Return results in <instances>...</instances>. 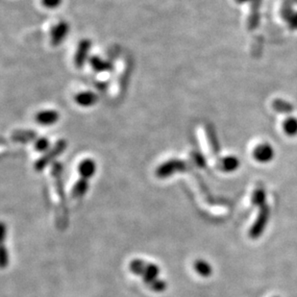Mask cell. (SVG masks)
<instances>
[{"label": "cell", "mask_w": 297, "mask_h": 297, "mask_svg": "<svg viewBox=\"0 0 297 297\" xmlns=\"http://www.w3.org/2000/svg\"><path fill=\"white\" fill-rule=\"evenodd\" d=\"M130 270H132V272L135 274L140 275L144 283L156 293H162L167 287L163 280L158 279L160 269L155 264L147 262L145 263L139 259L133 260V262L130 263Z\"/></svg>", "instance_id": "1"}, {"label": "cell", "mask_w": 297, "mask_h": 297, "mask_svg": "<svg viewBox=\"0 0 297 297\" xmlns=\"http://www.w3.org/2000/svg\"><path fill=\"white\" fill-rule=\"evenodd\" d=\"M132 66L129 60H122L118 65L115 79L114 83V96L120 97L124 92L127 83L129 81V75L131 73Z\"/></svg>", "instance_id": "2"}, {"label": "cell", "mask_w": 297, "mask_h": 297, "mask_svg": "<svg viewBox=\"0 0 297 297\" xmlns=\"http://www.w3.org/2000/svg\"><path fill=\"white\" fill-rule=\"evenodd\" d=\"M67 141L65 139H60L54 144V146L49 149L45 155H43L35 164V168L39 171L43 170L47 164L55 160L57 157H59L67 148Z\"/></svg>", "instance_id": "3"}, {"label": "cell", "mask_w": 297, "mask_h": 297, "mask_svg": "<svg viewBox=\"0 0 297 297\" xmlns=\"http://www.w3.org/2000/svg\"><path fill=\"white\" fill-rule=\"evenodd\" d=\"M252 157L257 162L269 163L275 158V149L268 141L260 142L254 147Z\"/></svg>", "instance_id": "4"}, {"label": "cell", "mask_w": 297, "mask_h": 297, "mask_svg": "<svg viewBox=\"0 0 297 297\" xmlns=\"http://www.w3.org/2000/svg\"><path fill=\"white\" fill-rule=\"evenodd\" d=\"M270 209L268 205H265L261 208V212L249 232L251 239H258L264 233L270 219Z\"/></svg>", "instance_id": "5"}, {"label": "cell", "mask_w": 297, "mask_h": 297, "mask_svg": "<svg viewBox=\"0 0 297 297\" xmlns=\"http://www.w3.org/2000/svg\"><path fill=\"white\" fill-rule=\"evenodd\" d=\"M188 168V163L181 160H170L161 164L156 173L160 178H166L180 171H185Z\"/></svg>", "instance_id": "6"}, {"label": "cell", "mask_w": 297, "mask_h": 297, "mask_svg": "<svg viewBox=\"0 0 297 297\" xmlns=\"http://www.w3.org/2000/svg\"><path fill=\"white\" fill-rule=\"evenodd\" d=\"M69 32V25L66 22H60L50 32V41L53 46L61 45Z\"/></svg>", "instance_id": "7"}, {"label": "cell", "mask_w": 297, "mask_h": 297, "mask_svg": "<svg viewBox=\"0 0 297 297\" xmlns=\"http://www.w3.org/2000/svg\"><path fill=\"white\" fill-rule=\"evenodd\" d=\"M91 41L87 39L83 40L79 43L74 56V64L77 68H82L86 63L91 49Z\"/></svg>", "instance_id": "8"}, {"label": "cell", "mask_w": 297, "mask_h": 297, "mask_svg": "<svg viewBox=\"0 0 297 297\" xmlns=\"http://www.w3.org/2000/svg\"><path fill=\"white\" fill-rule=\"evenodd\" d=\"M59 113L55 110H44L36 114V121L42 125H52L59 119Z\"/></svg>", "instance_id": "9"}, {"label": "cell", "mask_w": 297, "mask_h": 297, "mask_svg": "<svg viewBox=\"0 0 297 297\" xmlns=\"http://www.w3.org/2000/svg\"><path fill=\"white\" fill-rule=\"evenodd\" d=\"M241 165L240 160L233 155L226 156L218 161V168L224 172H234Z\"/></svg>", "instance_id": "10"}, {"label": "cell", "mask_w": 297, "mask_h": 297, "mask_svg": "<svg viewBox=\"0 0 297 297\" xmlns=\"http://www.w3.org/2000/svg\"><path fill=\"white\" fill-rule=\"evenodd\" d=\"M96 171V163L91 159L83 160L78 166V172L82 178L89 179L94 175Z\"/></svg>", "instance_id": "11"}, {"label": "cell", "mask_w": 297, "mask_h": 297, "mask_svg": "<svg viewBox=\"0 0 297 297\" xmlns=\"http://www.w3.org/2000/svg\"><path fill=\"white\" fill-rule=\"evenodd\" d=\"M74 99L78 105L83 107H89L97 101V96L94 92L91 91H82L75 95Z\"/></svg>", "instance_id": "12"}, {"label": "cell", "mask_w": 297, "mask_h": 297, "mask_svg": "<svg viewBox=\"0 0 297 297\" xmlns=\"http://www.w3.org/2000/svg\"><path fill=\"white\" fill-rule=\"evenodd\" d=\"M282 131L288 137H296L297 136V117L295 115H291L286 117L281 124Z\"/></svg>", "instance_id": "13"}, {"label": "cell", "mask_w": 297, "mask_h": 297, "mask_svg": "<svg viewBox=\"0 0 297 297\" xmlns=\"http://www.w3.org/2000/svg\"><path fill=\"white\" fill-rule=\"evenodd\" d=\"M11 138L17 142L27 143L37 139V134L32 130H17L12 133Z\"/></svg>", "instance_id": "14"}, {"label": "cell", "mask_w": 297, "mask_h": 297, "mask_svg": "<svg viewBox=\"0 0 297 297\" xmlns=\"http://www.w3.org/2000/svg\"><path fill=\"white\" fill-rule=\"evenodd\" d=\"M90 64H91L92 69L95 70L96 72H108V71H111L113 69L112 63H110L106 60H103L97 56L91 57L90 60Z\"/></svg>", "instance_id": "15"}, {"label": "cell", "mask_w": 297, "mask_h": 297, "mask_svg": "<svg viewBox=\"0 0 297 297\" xmlns=\"http://www.w3.org/2000/svg\"><path fill=\"white\" fill-rule=\"evenodd\" d=\"M194 270L201 277L204 278H208L213 274L212 266L205 260H197L194 263Z\"/></svg>", "instance_id": "16"}, {"label": "cell", "mask_w": 297, "mask_h": 297, "mask_svg": "<svg viewBox=\"0 0 297 297\" xmlns=\"http://www.w3.org/2000/svg\"><path fill=\"white\" fill-rule=\"evenodd\" d=\"M89 188V182H88V179H85V178H81L76 184L75 186L73 187L72 189V192H71V196L72 198H74L75 200H78L82 198L87 190Z\"/></svg>", "instance_id": "17"}, {"label": "cell", "mask_w": 297, "mask_h": 297, "mask_svg": "<svg viewBox=\"0 0 297 297\" xmlns=\"http://www.w3.org/2000/svg\"><path fill=\"white\" fill-rule=\"evenodd\" d=\"M266 200H267V194L264 189H256L253 194H252V204L255 206H260V208L264 207L266 204Z\"/></svg>", "instance_id": "18"}, {"label": "cell", "mask_w": 297, "mask_h": 297, "mask_svg": "<svg viewBox=\"0 0 297 297\" xmlns=\"http://www.w3.org/2000/svg\"><path fill=\"white\" fill-rule=\"evenodd\" d=\"M49 147V140L46 137H40L36 139L35 149L39 152H44Z\"/></svg>", "instance_id": "19"}, {"label": "cell", "mask_w": 297, "mask_h": 297, "mask_svg": "<svg viewBox=\"0 0 297 297\" xmlns=\"http://www.w3.org/2000/svg\"><path fill=\"white\" fill-rule=\"evenodd\" d=\"M62 3V0H42V4L48 9H55Z\"/></svg>", "instance_id": "20"}, {"label": "cell", "mask_w": 297, "mask_h": 297, "mask_svg": "<svg viewBox=\"0 0 297 297\" xmlns=\"http://www.w3.org/2000/svg\"></svg>", "instance_id": "21"}]
</instances>
